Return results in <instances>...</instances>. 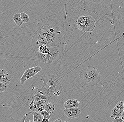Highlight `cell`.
Segmentation results:
<instances>
[{"instance_id": "1", "label": "cell", "mask_w": 124, "mask_h": 122, "mask_svg": "<svg viewBox=\"0 0 124 122\" xmlns=\"http://www.w3.org/2000/svg\"><path fill=\"white\" fill-rule=\"evenodd\" d=\"M43 82L41 89L34 87L32 89L38 90V92L46 96L60 95L62 91V87L59 78L54 75H43L39 78Z\"/></svg>"}, {"instance_id": "2", "label": "cell", "mask_w": 124, "mask_h": 122, "mask_svg": "<svg viewBox=\"0 0 124 122\" xmlns=\"http://www.w3.org/2000/svg\"><path fill=\"white\" fill-rule=\"evenodd\" d=\"M80 83L87 87L95 86L101 81V73L97 68L93 66L86 67L79 73Z\"/></svg>"}, {"instance_id": "3", "label": "cell", "mask_w": 124, "mask_h": 122, "mask_svg": "<svg viewBox=\"0 0 124 122\" xmlns=\"http://www.w3.org/2000/svg\"><path fill=\"white\" fill-rule=\"evenodd\" d=\"M36 31L46 39L52 42L58 47H59L62 43V38L60 37L57 30L52 26L41 25L36 29Z\"/></svg>"}, {"instance_id": "4", "label": "cell", "mask_w": 124, "mask_h": 122, "mask_svg": "<svg viewBox=\"0 0 124 122\" xmlns=\"http://www.w3.org/2000/svg\"><path fill=\"white\" fill-rule=\"evenodd\" d=\"M78 28L83 32H93L96 25V21L93 17L88 15L81 16L76 21Z\"/></svg>"}, {"instance_id": "5", "label": "cell", "mask_w": 124, "mask_h": 122, "mask_svg": "<svg viewBox=\"0 0 124 122\" xmlns=\"http://www.w3.org/2000/svg\"><path fill=\"white\" fill-rule=\"evenodd\" d=\"M31 43L32 47L31 50L36 53L39 52V49L41 46L45 45L48 47L56 46L52 42L46 39L36 31L32 35Z\"/></svg>"}, {"instance_id": "6", "label": "cell", "mask_w": 124, "mask_h": 122, "mask_svg": "<svg viewBox=\"0 0 124 122\" xmlns=\"http://www.w3.org/2000/svg\"><path fill=\"white\" fill-rule=\"evenodd\" d=\"M50 52L49 53L43 54L40 52L36 53V58L39 61L45 63H53L58 60L60 51L56 46L49 47Z\"/></svg>"}, {"instance_id": "7", "label": "cell", "mask_w": 124, "mask_h": 122, "mask_svg": "<svg viewBox=\"0 0 124 122\" xmlns=\"http://www.w3.org/2000/svg\"><path fill=\"white\" fill-rule=\"evenodd\" d=\"M83 3V7L86 10L89 12L96 13L97 8L102 7L104 6L105 3L108 5L109 4L107 0H80Z\"/></svg>"}, {"instance_id": "8", "label": "cell", "mask_w": 124, "mask_h": 122, "mask_svg": "<svg viewBox=\"0 0 124 122\" xmlns=\"http://www.w3.org/2000/svg\"><path fill=\"white\" fill-rule=\"evenodd\" d=\"M42 70L41 67L39 66H36L27 69L23 73L20 79V83L23 85L25 82L32 77L34 76L39 72Z\"/></svg>"}, {"instance_id": "9", "label": "cell", "mask_w": 124, "mask_h": 122, "mask_svg": "<svg viewBox=\"0 0 124 122\" xmlns=\"http://www.w3.org/2000/svg\"><path fill=\"white\" fill-rule=\"evenodd\" d=\"M124 111V102L121 101L117 103L111 113V118L112 119L121 118Z\"/></svg>"}, {"instance_id": "10", "label": "cell", "mask_w": 124, "mask_h": 122, "mask_svg": "<svg viewBox=\"0 0 124 122\" xmlns=\"http://www.w3.org/2000/svg\"><path fill=\"white\" fill-rule=\"evenodd\" d=\"M48 102L47 99L39 100L38 101L33 100L29 105V108L32 111H35L37 112H38V109L39 108H42L45 110Z\"/></svg>"}, {"instance_id": "11", "label": "cell", "mask_w": 124, "mask_h": 122, "mask_svg": "<svg viewBox=\"0 0 124 122\" xmlns=\"http://www.w3.org/2000/svg\"><path fill=\"white\" fill-rule=\"evenodd\" d=\"M63 112L66 116L71 119L79 117L81 114V110L79 108L65 109Z\"/></svg>"}, {"instance_id": "12", "label": "cell", "mask_w": 124, "mask_h": 122, "mask_svg": "<svg viewBox=\"0 0 124 122\" xmlns=\"http://www.w3.org/2000/svg\"><path fill=\"white\" fill-rule=\"evenodd\" d=\"M11 77L4 69H0V81L8 85L10 82Z\"/></svg>"}, {"instance_id": "13", "label": "cell", "mask_w": 124, "mask_h": 122, "mask_svg": "<svg viewBox=\"0 0 124 122\" xmlns=\"http://www.w3.org/2000/svg\"><path fill=\"white\" fill-rule=\"evenodd\" d=\"M80 102V101L77 99H70L64 103L63 106L65 109L79 108Z\"/></svg>"}, {"instance_id": "14", "label": "cell", "mask_w": 124, "mask_h": 122, "mask_svg": "<svg viewBox=\"0 0 124 122\" xmlns=\"http://www.w3.org/2000/svg\"><path fill=\"white\" fill-rule=\"evenodd\" d=\"M30 114H31L34 116V120L33 121H31V120H29L30 122H42L43 119V117L39 113L37 112H35V111H31L29 112L28 113L26 114L25 115L26 116L28 115H30Z\"/></svg>"}, {"instance_id": "15", "label": "cell", "mask_w": 124, "mask_h": 122, "mask_svg": "<svg viewBox=\"0 0 124 122\" xmlns=\"http://www.w3.org/2000/svg\"><path fill=\"white\" fill-rule=\"evenodd\" d=\"M13 19L16 24L19 27H21L23 23L21 18L20 14H16L14 15Z\"/></svg>"}, {"instance_id": "16", "label": "cell", "mask_w": 124, "mask_h": 122, "mask_svg": "<svg viewBox=\"0 0 124 122\" xmlns=\"http://www.w3.org/2000/svg\"><path fill=\"white\" fill-rule=\"evenodd\" d=\"M45 110L49 113H53L55 111V106L51 102H48Z\"/></svg>"}, {"instance_id": "17", "label": "cell", "mask_w": 124, "mask_h": 122, "mask_svg": "<svg viewBox=\"0 0 124 122\" xmlns=\"http://www.w3.org/2000/svg\"><path fill=\"white\" fill-rule=\"evenodd\" d=\"M32 99L33 100H35L36 101H39V100H45L47 99V96L43 95L42 94H36L33 97Z\"/></svg>"}, {"instance_id": "18", "label": "cell", "mask_w": 124, "mask_h": 122, "mask_svg": "<svg viewBox=\"0 0 124 122\" xmlns=\"http://www.w3.org/2000/svg\"><path fill=\"white\" fill-rule=\"evenodd\" d=\"M50 52L49 47L45 45L41 46L39 49V52L43 54L49 53Z\"/></svg>"}, {"instance_id": "19", "label": "cell", "mask_w": 124, "mask_h": 122, "mask_svg": "<svg viewBox=\"0 0 124 122\" xmlns=\"http://www.w3.org/2000/svg\"><path fill=\"white\" fill-rule=\"evenodd\" d=\"M21 18L23 23H27L30 21L29 16L26 13L22 12L20 14Z\"/></svg>"}, {"instance_id": "20", "label": "cell", "mask_w": 124, "mask_h": 122, "mask_svg": "<svg viewBox=\"0 0 124 122\" xmlns=\"http://www.w3.org/2000/svg\"><path fill=\"white\" fill-rule=\"evenodd\" d=\"M8 89L7 85L0 81V93L7 91Z\"/></svg>"}, {"instance_id": "21", "label": "cell", "mask_w": 124, "mask_h": 122, "mask_svg": "<svg viewBox=\"0 0 124 122\" xmlns=\"http://www.w3.org/2000/svg\"><path fill=\"white\" fill-rule=\"evenodd\" d=\"M40 114L42 116L43 118L50 119V113H49L45 110H43L40 113Z\"/></svg>"}, {"instance_id": "22", "label": "cell", "mask_w": 124, "mask_h": 122, "mask_svg": "<svg viewBox=\"0 0 124 122\" xmlns=\"http://www.w3.org/2000/svg\"><path fill=\"white\" fill-rule=\"evenodd\" d=\"M113 122H124V120L121 118L112 119Z\"/></svg>"}, {"instance_id": "23", "label": "cell", "mask_w": 124, "mask_h": 122, "mask_svg": "<svg viewBox=\"0 0 124 122\" xmlns=\"http://www.w3.org/2000/svg\"><path fill=\"white\" fill-rule=\"evenodd\" d=\"M27 116L25 115L22 118L20 122H25V120L27 118Z\"/></svg>"}, {"instance_id": "24", "label": "cell", "mask_w": 124, "mask_h": 122, "mask_svg": "<svg viewBox=\"0 0 124 122\" xmlns=\"http://www.w3.org/2000/svg\"><path fill=\"white\" fill-rule=\"evenodd\" d=\"M49 121V120L48 119L43 118L42 122H48Z\"/></svg>"}, {"instance_id": "25", "label": "cell", "mask_w": 124, "mask_h": 122, "mask_svg": "<svg viewBox=\"0 0 124 122\" xmlns=\"http://www.w3.org/2000/svg\"><path fill=\"white\" fill-rule=\"evenodd\" d=\"M43 110H44V109L42 108H39L38 109V112L39 113L42 112Z\"/></svg>"}, {"instance_id": "26", "label": "cell", "mask_w": 124, "mask_h": 122, "mask_svg": "<svg viewBox=\"0 0 124 122\" xmlns=\"http://www.w3.org/2000/svg\"><path fill=\"white\" fill-rule=\"evenodd\" d=\"M53 122H62V120L60 119H58L54 121Z\"/></svg>"}, {"instance_id": "27", "label": "cell", "mask_w": 124, "mask_h": 122, "mask_svg": "<svg viewBox=\"0 0 124 122\" xmlns=\"http://www.w3.org/2000/svg\"><path fill=\"white\" fill-rule=\"evenodd\" d=\"M121 118L124 120V111L122 114L121 116Z\"/></svg>"}, {"instance_id": "28", "label": "cell", "mask_w": 124, "mask_h": 122, "mask_svg": "<svg viewBox=\"0 0 124 122\" xmlns=\"http://www.w3.org/2000/svg\"><path fill=\"white\" fill-rule=\"evenodd\" d=\"M67 122V121H65V122Z\"/></svg>"}, {"instance_id": "29", "label": "cell", "mask_w": 124, "mask_h": 122, "mask_svg": "<svg viewBox=\"0 0 124 122\" xmlns=\"http://www.w3.org/2000/svg\"></svg>"}]
</instances>
